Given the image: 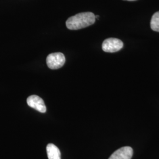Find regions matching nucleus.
I'll use <instances>...</instances> for the list:
<instances>
[{
    "label": "nucleus",
    "instance_id": "1",
    "mask_svg": "<svg viewBox=\"0 0 159 159\" xmlns=\"http://www.w3.org/2000/svg\"><path fill=\"white\" fill-rule=\"evenodd\" d=\"M95 21V15L93 13L81 12L70 17L66 21V26L69 30H77L93 25Z\"/></svg>",
    "mask_w": 159,
    "mask_h": 159
},
{
    "label": "nucleus",
    "instance_id": "2",
    "mask_svg": "<svg viewBox=\"0 0 159 159\" xmlns=\"http://www.w3.org/2000/svg\"><path fill=\"white\" fill-rule=\"evenodd\" d=\"M46 61L48 68L56 70L63 67L66 62V58L63 53L54 52L47 56Z\"/></svg>",
    "mask_w": 159,
    "mask_h": 159
},
{
    "label": "nucleus",
    "instance_id": "3",
    "mask_svg": "<svg viewBox=\"0 0 159 159\" xmlns=\"http://www.w3.org/2000/svg\"><path fill=\"white\" fill-rule=\"evenodd\" d=\"M123 47V42L117 39L110 38L102 43V50L107 52H115L120 50Z\"/></svg>",
    "mask_w": 159,
    "mask_h": 159
},
{
    "label": "nucleus",
    "instance_id": "4",
    "mask_svg": "<svg viewBox=\"0 0 159 159\" xmlns=\"http://www.w3.org/2000/svg\"><path fill=\"white\" fill-rule=\"evenodd\" d=\"M27 102L30 107L39 111L40 113H44L46 112V107L43 100L38 96L32 95L29 97Z\"/></svg>",
    "mask_w": 159,
    "mask_h": 159
},
{
    "label": "nucleus",
    "instance_id": "5",
    "mask_svg": "<svg viewBox=\"0 0 159 159\" xmlns=\"http://www.w3.org/2000/svg\"><path fill=\"white\" fill-rule=\"evenodd\" d=\"M133 154V148L129 146H125L115 151L108 159H131Z\"/></svg>",
    "mask_w": 159,
    "mask_h": 159
},
{
    "label": "nucleus",
    "instance_id": "6",
    "mask_svg": "<svg viewBox=\"0 0 159 159\" xmlns=\"http://www.w3.org/2000/svg\"><path fill=\"white\" fill-rule=\"evenodd\" d=\"M46 150L48 159H61L60 151L54 144L51 143L48 144Z\"/></svg>",
    "mask_w": 159,
    "mask_h": 159
},
{
    "label": "nucleus",
    "instance_id": "7",
    "mask_svg": "<svg viewBox=\"0 0 159 159\" xmlns=\"http://www.w3.org/2000/svg\"><path fill=\"white\" fill-rule=\"evenodd\" d=\"M150 27L154 31L159 32V11L154 13L152 16Z\"/></svg>",
    "mask_w": 159,
    "mask_h": 159
},
{
    "label": "nucleus",
    "instance_id": "8",
    "mask_svg": "<svg viewBox=\"0 0 159 159\" xmlns=\"http://www.w3.org/2000/svg\"><path fill=\"white\" fill-rule=\"evenodd\" d=\"M127 1H134V0H127Z\"/></svg>",
    "mask_w": 159,
    "mask_h": 159
}]
</instances>
